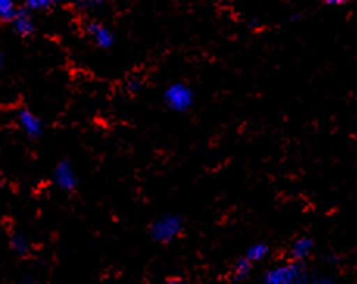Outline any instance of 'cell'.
I'll return each mask as SVG.
<instances>
[{"label": "cell", "mask_w": 357, "mask_h": 284, "mask_svg": "<svg viewBox=\"0 0 357 284\" xmlns=\"http://www.w3.org/2000/svg\"><path fill=\"white\" fill-rule=\"evenodd\" d=\"M149 231L151 239L160 244H169L183 233V219L176 214H164L151 222Z\"/></svg>", "instance_id": "6da1fadb"}, {"label": "cell", "mask_w": 357, "mask_h": 284, "mask_svg": "<svg viewBox=\"0 0 357 284\" xmlns=\"http://www.w3.org/2000/svg\"><path fill=\"white\" fill-rule=\"evenodd\" d=\"M164 102L175 113H188L194 105V91L186 83L176 82L165 89Z\"/></svg>", "instance_id": "7a4b0ae2"}, {"label": "cell", "mask_w": 357, "mask_h": 284, "mask_svg": "<svg viewBox=\"0 0 357 284\" xmlns=\"http://www.w3.org/2000/svg\"><path fill=\"white\" fill-rule=\"evenodd\" d=\"M306 275L303 264L300 262H289L282 266H276L270 269L264 275V284H296L301 276Z\"/></svg>", "instance_id": "3957f363"}, {"label": "cell", "mask_w": 357, "mask_h": 284, "mask_svg": "<svg viewBox=\"0 0 357 284\" xmlns=\"http://www.w3.org/2000/svg\"><path fill=\"white\" fill-rule=\"evenodd\" d=\"M54 183L58 189L64 193H72L78 186V177L69 161H61L56 164L54 170Z\"/></svg>", "instance_id": "277c9868"}, {"label": "cell", "mask_w": 357, "mask_h": 284, "mask_svg": "<svg viewBox=\"0 0 357 284\" xmlns=\"http://www.w3.org/2000/svg\"><path fill=\"white\" fill-rule=\"evenodd\" d=\"M16 121L19 124V127H21V130L30 137V140H38V137H41L44 130L43 121L35 113H31L30 110H19Z\"/></svg>", "instance_id": "5b68a950"}, {"label": "cell", "mask_w": 357, "mask_h": 284, "mask_svg": "<svg viewBox=\"0 0 357 284\" xmlns=\"http://www.w3.org/2000/svg\"><path fill=\"white\" fill-rule=\"evenodd\" d=\"M86 33H88V36L94 41L97 47L100 49H111L116 43L114 33H112L111 29H108L107 25H103L102 22L91 21L88 25H86Z\"/></svg>", "instance_id": "8992f818"}, {"label": "cell", "mask_w": 357, "mask_h": 284, "mask_svg": "<svg viewBox=\"0 0 357 284\" xmlns=\"http://www.w3.org/2000/svg\"><path fill=\"white\" fill-rule=\"evenodd\" d=\"M10 24H11L13 31H15L17 36H22V38L31 36L36 29L30 11H27L25 8H16L15 16L11 17Z\"/></svg>", "instance_id": "52a82bcc"}, {"label": "cell", "mask_w": 357, "mask_h": 284, "mask_svg": "<svg viewBox=\"0 0 357 284\" xmlns=\"http://www.w3.org/2000/svg\"><path fill=\"white\" fill-rule=\"evenodd\" d=\"M314 252V241L310 237H298V239L294 241L292 246H290V257H292L294 262H301L312 255Z\"/></svg>", "instance_id": "ba28073f"}, {"label": "cell", "mask_w": 357, "mask_h": 284, "mask_svg": "<svg viewBox=\"0 0 357 284\" xmlns=\"http://www.w3.org/2000/svg\"><path fill=\"white\" fill-rule=\"evenodd\" d=\"M10 246L17 256H27L30 253V241L22 233H11Z\"/></svg>", "instance_id": "9c48e42d"}, {"label": "cell", "mask_w": 357, "mask_h": 284, "mask_svg": "<svg viewBox=\"0 0 357 284\" xmlns=\"http://www.w3.org/2000/svg\"><path fill=\"white\" fill-rule=\"evenodd\" d=\"M268 252H270V248H268L267 244H255V246H251V247L247 250L245 257H247V260H248L251 264H253V262L266 260Z\"/></svg>", "instance_id": "30bf717a"}, {"label": "cell", "mask_w": 357, "mask_h": 284, "mask_svg": "<svg viewBox=\"0 0 357 284\" xmlns=\"http://www.w3.org/2000/svg\"><path fill=\"white\" fill-rule=\"evenodd\" d=\"M251 266H253V264H251L247 257H241V260H237L234 264V278L245 280L251 274Z\"/></svg>", "instance_id": "8fae6325"}, {"label": "cell", "mask_w": 357, "mask_h": 284, "mask_svg": "<svg viewBox=\"0 0 357 284\" xmlns=\"http://www.w3.org/2000/svg\"><path fill=\"white\" fill-rule=\"evenodd\" d=\"M56 5L55 0H27L24 8L27 11H49Z\"/></svg>", "instance_id": "7c38bea8"}, {"label": "cell", "mask_w": 357, "mask_h": 284, "mask_svg": "<svg viewBox=\"0 0 357 284\" xmlns=\"http://www.w3.org/2000/svg\"><path fill=\"white\" fill-rule=\"evenodd\" d=\"M16 6L11 0H0V21L10 22L11 17L15 16Z\"/></svg>", "instance_id": "4fadbf2b"}, {"label": "cell", "mask_w": 357, "mask_h": 284, "mask_svg": "<svg viewBox=\"0 0 357 284\" xmlns=\"http://www.w3.org/2000/svg\"><path fill=\"white\" fill-rule=\"evenodd\" d=\"M141 89H142V78L131 77L125 82V91H127L128 94H136V92H139Z\"/></svg>", "instance_id": "5bb4252c"}, {"label": "cell", "mask_w": 357, "mask_h": 284, "mask_svg": "<svg viewBox=\"0 0 357 284\" xmlns=\"http://www.w3.org/2000/svg\"><path fill=\"white\" fill-rule=\"evenodd\" d=\"M103 2H98V0H84V2H77L75 8L80 11H92L100 8Z\"/></svg>", "instance_id": "9a60e30c"}, {"label": "cell", "mask_w": 357, "mask_h": 284, "mask_svg": "<svg viewBox=\"0 0 357 284\" xmlns=\"http://www.w3.org/2000/svg\"><path fill=\"white\" fill-rule=\"evenodd\" d=\"M310 284H339L333 278H328V276H320V278H312V283Z\"/></svg>", "instance_id": "2e32d148"}, {"label": "cell", "mask_w": 357, "mask_h": 284, "mask_svg": "<svg viewBox=\"0 0 357 284\" xmlns=\"http://www.w3.org/2000/svg\"><path fill=\"white\" fill-rule=\"evenodd\" d=\"M248 27H250V29H253V30L259 29V27H261V22H259V19H251V21L248 22Z\"/></svg>", "instance_id": "e0dca14e"}, {"label": "cell", "mask_w": 357, "mask_h": 284, "mask_svg": "<svg viewBox=\"0 0 357 284\" xmlns=\"http://www.w3.org/2000/svg\"><path fill=\"white\" fill-rule=\"evenodd\" d=\"M325 3L329 6H337V5L345 3V0H325Z\"/></svg>", "instance_id": "ac0fdd59"}, {"label": "cell", "mask_w": 357, "mask_h": 284, "mask_svg": "<svg viewBox=\"0 0 357 284\" xmlns=\"http://www.w3.org/2000/svg\"><path fill=\"white\" fill-rule=\"evenodd\" d=\"M165 284H188L183 278H170Z\"/></svg>", "instance_id": "d6986e66"}, {"label": "cell", "mask_w": 357, "mask_h": 284, "mask_svg": "<svg viewBox=\"0 0 357 284\" xmlns=\"http://www.w3.org/2000/svg\"><path fill=\"white\" fill-rule=\"evenodd\" d=\"M2 188H3V177L0 174V193H2Z\"/></svg>", "instance_id": "ffe728a7"}, {"label": "cell", "mask_w": 357, "mask_h": 284, "mask_svg": "<svg viewBox=\"0 0 357 284\" xmlns=\"http://www.w3.org/2000/svg\"><path fill=\"white\" fill-rule=\"evenodd\" d=\"M22 284H36L35 281H33V280H25Z\"/></svg>", "instance_id": "44dd1931"}, {"label": "cell", "mask_w": 357, "mask_h": 284, "mask_svg": "<svg viewBox=\"0 0 357 284\" xmlns=\"http://www.w3.org/2000/svg\"><path fill=\"white\" fill-rule=\"evenodd\" d=\"M2 64H3V57L0 54V69H2Z\"/></svg>", "instance_id": "7402d4cb"}]
</instances>
